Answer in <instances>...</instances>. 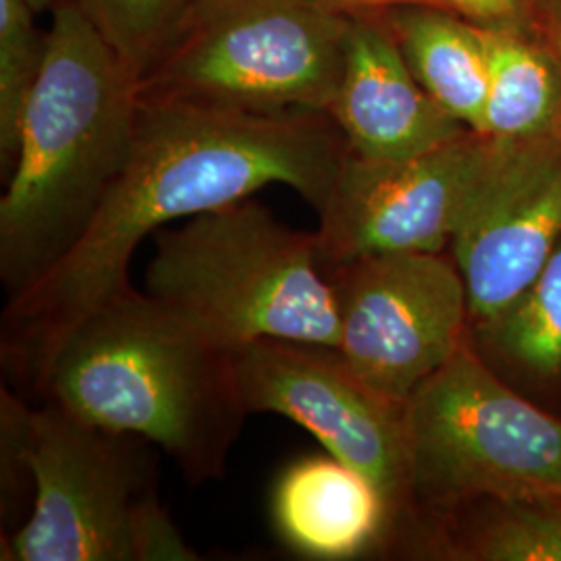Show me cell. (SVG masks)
<instances>
[{"instance_id": "cell-9", "label": "cell", "mask_w": 561, "mask_h": 561, "mask_svg": "<svg viewBox=\"0 0 561 561\" xmlns=\"http://www.w3.org/2000/svg\"><path fill=\"white\" fill-rule=\"evenodd\" d=\"M324 273L337 304V352L387 400L405 403L466 343V283L443 254H375Z\"/></svg>"}, {"instance_id": "cell-19", "label": "cell", "mask_w": 561, "mask_h": 561, "mask_svg": "<svg viewBox=\"0 0 561 561\" xmlns=\"http://www.w3.org/2000/svg\"><path fill=\"white\" fill-rule=\"evenodd\" d=\"M470 558L491 561H561L560 503H510V514L484 528Z\"/></svg>"}, {"instance_id": "cell-17", "label": "cell", "mask_w": 561, "mask_h": 561, "mask_svg": "<svg viewBox=\"0 0 561 561\" xmlns=\"http://www.w3.org/2000/svg\"><path fill=\"white\" fill-rule=\"evenodd\" d=\"M30 0H0V164L9 175L25 104L48 55V30L36 25Z\"/></svg>"}, {"instance_id": "cell-7", "label": "cell", "mask_w": 561, "mask_h": 561, "mask_svg": "<svg viewBox=\"0 0 561 561\" xmlns=\"http://www.w3.org/2000/svg\"><path fill=\"white\" fill-rule=\"evenodd\" d=\"M403 421L422 500L561 505L560 419L510 391L468 343L408 398Z\"/></svg>"}, {"instance_id": "cell-12", "label": "cell", "mask_w": 561, "mask_h": 561, "mask_svg": "<svg viewBox=\"0 0 561 561\" xmlns=\"http://www.w3.org/2000/svg\"><path fill=\"white\" fill-rule=\"evenodd\" d=\"M329 115L366 161L412 159L470 131L426 94L377 11L350 15Z\"/></svg>"}, {"instance_id": "cell-6", "label": "cell", "mask_w": 561, "mask_h": 561, "mask_svg": "<svg viewBox=\"0 0 561 561\" xmlns=\"http://www.w3.org/2000/svg\"><path fill=\"white\" fill-rule=\"evenodd\" d=\"M350 15L317 0H201L141 78L144 99L329 113Z\"/></svg>"}, {"instance_id": "cell-23", "label": "cell", "mask_w": 561, "mask_h": 561, "mask_svg": "<svg viewBox=\"0 0 561 561\" xmlns=\"http://www.w3.org/2000/svg\"><path fill=\"white\" fill-rule=\"evenodd\" d=\"M59 2L60 0H30V4L34 7V11H36L38 15L46 13V11H53Z\"/></svg>"}, {"instance_id": "cell-15", "label": "cell", "mask_w": 561, "mask_h": 561, "mask_svg": "<svg viewBox=\"0 0 561 561\" xmlns=\"http://www.w3.org/2000/svg\"><path fill=\"white\" fill-rule=\"evenodd\" d=\"M484 30L486 102L482 131L495 140L556 136L561 125V69L541 36Z\"/></svg>"}, {"instance_id": "cell-14", "label": "cell", "mask_w": 561, "mask_h": 561, "mask_svg": "<svg viewBox=\"0 0 561 561\" xmlns=\"http://www.w3.org/2000/svg\"><path fill=\"white\" fill-rule=\"evenodd\" d=\"M377 13L426 94L481 134L489 81L481 25L428 4H401Z\"/></svg>"}, {"instance_id": "cell-8", "label": "cell", "mask_w": 561, "mask_h": 561, "mask_svg": "<svg viewBox=\"0 0 561 561\" xmlns=\"http://www.w3.org/2000/svg\"><path fill=\"white\" fill-rule=\"evenodd\" d=\"M512 144L470 129L403 161L350 152L317 210L322 266L391 252L442 254Z\"/></svg>"}, {"instance_id": "cell-11", "label": "cell", "mask_w": 561, "mask_h": 561, "mask_svg": "<svg viewBox=\"0 0 561 561\" xmlns=\"http://www.w3.org/2000/svg\"><path fill=\"white\" fill-rule=\"evenodd\" d=\"M560 241L561 136L514 141L451 240L470 321L502 319Z\"/></svg>"}, {"instance_id": "cell-4", "label": "cell", "mask_w": 561, "mask_h": 561, "mask_svg": "<svg viewBox=\"0 0 561 561\" xmlns=\"http://www.w3.org/2000/svg\"><path fill=\"white\" fill-rule=\"evenodd\" d=\"M144 294L227 352L262 340L340 345L314 231L283 225L250 198L157 231Z\"/></svg>"}, {"instance_id": "cell-16", "label": "cell", "mask_w": 561, "mask_h": 561, "mask_svg": "<svg viewBox=\"0 0 561 561\" xmlns=\"http://www.w3.org/2000/svg\"><path fill=\"white\" fill-rule=\"evenodd\" d=\"M104 42L141 81L201 0H73Z\"/></svg>"}, {"instance_id": "cell-18", "label": "cell", "mask_w": 561, "mask_h": 561, "mask_svg": "<svg viewBox=\"0 0 561 561\" xmlns=\"http://www.w3.org/2000/svg\"><path fill=\"white\" fill-rule=\"evenodd\" d=\"M481 329L495 337L505 354L537 375H560L561 241L520 300L502 319Z\"/></svg>"}, {"instance_id": "cell-3", "label": "cell", "mask_w": 561, "mask_h": 561, "mask_svg": "<svg viewBox=\"0 0 561 561\" xmlns=\"http://www.w3.org/2000/svg\"><path fill=\"white\" fill-rule=\"evenodd\" d=\"M30 381L71 416L159 447L194 484L221 477L250 414L233 352L134 287L73 324Z\"/></svg>"}, {"instance_id": "cell-1", "label": "cell", "mask_w": 561, "mask_h": 561, "mask_svg": "<svg viewBox=\"0 0 561 561\" xmlns=\"http://www.w3.org/2000/svg\"><path fill=\"white\" fill-rule=\"evenodd\" d=\"M350 154L329 113H248L175 99H144L119 180L80 241L44 277L7 301L2 352L32 377L78 322L131 289L129 268L169 222L285 185L319 210Z\"/></svg>"}, {"instance_id": "cell-2", "label": "cell", "mask_w": 561, "mask_h": 561, "mask_svg": "<svg viewBox=\"0 0 561 561\" xmlns=\"http://www.w3.org/2000/svg\"><path fill=\"white\" fill-rule=\"evenodd\" d=\"M48 55L21 117L0 201V279L9 300L80 241L127 162L140 80L73 0L50 11Z\"/></svg>"}, {"instance_id": "cell-22", "label": "cell", "mask_w": 561, "mask_h": 561, "mask_svg": "<svg viewBox=\"0 0 561 561\" xmlns=\"http://www.w3.org/2000/svg\"><path fill=\"white\" fill-rule=\"evenodd\" d=\"M539 36L549 46L561 69V0H541ZM558 136H561V125Z\"/></svg>"}, {"instance_id": "cell-5", "label": "cell", "mask_w": 561, "mask_h": 561, "mask_svg": "<svg viewBox=\"0 0 561 561\" xmlns=\"http://www.w3.org/2000/svg\"><path fill=\"white\" fill-rule=\"evenodd\" d=\"M2 454L34 489L13 535L18 561L198 560L162 507L150 443L80 421L44 401L2 391Z\"/></svg>"}, {"instance_id": "cell-13", "label": "cell", "mask_w": 561, "mask_h": 561, "mask_svg": "<svg viewBox=\"0 0 561 561\" xmlns=\"http://www.w3.org/2000/svg\"><path fill=\"white\" fill-rule=\"evenodd\" d=\"M283 541L312 560H350L381 537L389 510L379 489L333 456L291 463L273 493Z\"/></svg>"}, {"instance_id": "cell-21", "label": "cell", "mask_w": 561, "mask_h": 561, "mask_svg": "<svg viewBox=\"0 0 561 561\" xmlns=\"http://www.w3.org/2000/svg\"><path fill=\"white\" fill-rule=\"evenodd\" d=\"M317 2L327 9L337 11V13H345V15L373 13V11H382V9L401 7V4H428V7L445 9L442 0H317Z\"/></svg>"}, {"instance_id": "cell-20", "label": "cell", "mask_w": 561, "mask_h": 561, "mask_svg": "<svg viewBox=\"0 0 561 561\" xmlns=\"http://www.w3.org/2000/svg\"><path fill=\"white\" fill-rule=\"evenodd\" d=\"M445 9L486 30L539 36L541 0H442Z\"/></svg>"}, {"instance_id": "cell-10", "label": "cell", "mask_w": 561, "mask_h": 561, "mask_svg": "<svg viewBox=\"0 0 561 561\" xmlns=\"http://www.w3.org/2000/svg\"><path fill=\"white\" fill-rule=\"evenodd\" d=\"M250 414H279L304 426L329 456L373 482L389 516L410 482L403 405L373 391L333 347L262 340L233 352Z\"/></svg>"}]
</instances>
